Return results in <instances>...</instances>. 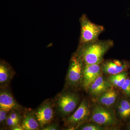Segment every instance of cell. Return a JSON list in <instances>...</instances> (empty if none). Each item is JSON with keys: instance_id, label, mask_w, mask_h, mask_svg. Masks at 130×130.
I'll return each mask as SVG.
<instances>
[{"instance_id": "cell-1", "label": "cell", "mask_w": 130, "mask_h": 130, "mask_svg": "<svg viewBox=\"0 0 130 130\" xmlns=\"http://www.w3.org/2000/svg\"><path fill=\"white\" fill-rule=\"evenodd\" d=\"M111 40H100L79 44L77 54L82 60L85 65L99 64L104 60L105 54L114 46Z\"/></svg>"}, {"instance_id": "cell-2", "label": "cell", "mask_w": 130, "mask_h": 130, "mask_svg": "<svg viewBox=\"0 0 130 130\" xmlns=\"http://www.w3.org/2000/svg\"><path fill=\"white\" fill-rule=\"evenodd\" d=\"M108 128L115 129L121 122L119 120L113 108H110L95 102L91 106L89 121Z\"/></svg>"}, {"instance_id": "cell-3", "label": "cell", "mask_w": 130, "mask_h": 130, "mask_svg": "<svg viewBox=\"0 0 130 130\" xmlns=\"http://www.w3.org/2000/svg\"><path fill=\"white\" fill-rule=\"evenodd\" d=\"M84 64L76 53L73 54L70 61L66 78L68 88L78 90L82 87Z\"/></svg>"}, {"instance_id": "cell-4", "label": "cell", "mask_w": 130, "mask_h": 130, "mask_svg": "<svg viewBox=\"0 0 130 130\" xmlns=\"http://www.w3.org/2000/svg\"><path fill=\"white\" fill-rule=\"evenodd\" d=\"M79 98L77 93L64 91L56 97L55 105L58 113L61 116H70L79 104Z\"/></svg>"}, {"instance_id": "cell-5", "label": "cell", "mask_w": 130, "mask_h": 130, "mask_svg": "<svg viewBox=\"0 0 130 130\" xmlns=\"http://www.w3.org/2000/svg\"><path fill=\"white\" fill-rule=\"evenodd\" d=\"M91 112L89 102L86 99L84 100L74 113L65 120V126L68 129L76 130L79 126L89 121Z\"/></svg>"}, {"instance_id": "cell-6", "label": "cell", "mask_w": 130, "mask_h": 130, "mask_svg": "<svg viewBox=\"0 0 130 130\" xmlns=\"http://www.w3.org/2000/svg\"><path fill=\"white\" fill-rule=\"evenodd\" d=\"M79 22L81 31L79 44L98 40L99 36L105 30L103 26L93 23L86 14L80 17Z\"/></svg>"}, {"instance_id": "cell-7", "label": "cell", "mask_w": 130, "mask_h": 130, "mask_svg": "<svg viewBox=\"0 0 130 130\" xmlns=\"http://www.w3.org/2000/svg\"><path fill=\"white\" fill-rule=\"evenodd\" d=\"M100 66L103 74L110 76L128 71L130 69V61L115 59L104 60Z\"/></svg>"}, {"instance_id": "cell-8", "label": "cell", "mask_w": 130, "mask_h": 130, "mask_svg": "<svg viewBox=\"0 0 130 130\" xmlns=\"http://www.w3.org/2000/svg\"><path fill=\"white\" fill-rule=\"evenodd\" d=\"M53 107V102L50 100H47L35 111V115L41 129L48 125L53 121L54 117Z\"/></svg>"}, {"instance_id": "cell-9", "label": "cell", "mask_w": 130, "mask_h": 130, "mask_svg": "<svg viewBox=\"0 0 130 130\" xmlns=\"http://www.w3.org/2000/svg\"><path fill=\"white\" fill-rule=\"evenodd\" d=\"M120 96L118 89L111 86L95 99V102L113 109Z\"/></svg>"}, {"instance_id": "cell-10", "label": "cell", "mask_w": 130, "mask_h": 130, "mask_svg": "<svg viewBox=\"0 0 130 130\" xmlns=\"http://www.w3.org/2000/svg\"><path fill=\"white\" fill-rule=\"evenodd\" d=\"M117 118L123 123L130 121V98L120 96L113 108Z\"/></svg>"}, {"instance_id": "cell-11", "label": "cell", "mask_w": 130, "mask_h": 130, "mask_svg": "<svg viewBox=\"0 0 130 130\" xmlns=\"http://www.w3.org/2000/svg\"><path fill=\"white\" fill-rule=\"evenodd\" d=\"M102 74L100 64H84L82 87L86 91L91 84Z\"/></svg>"}, {"instance_id": "cell-12", "label": "cell", "mask_w": 130, "mask_h": 130, "mask_svg": "<svg viewBox=\"0 0 130 130\" xmlns=\"http://www.w3.org/2000/svg\"><path fill=\"white\" fill-rule=\"evenodd\" d=\"M0 92V109L9 112L12 111H20L23 109L21 105L16 102L11 93L5 89H1Z\"/></svg>"}, {"instance_id": "cell-13", "label": "cell", "mask_w": 130, "mask_h": 130, "mask_svg": "<svg viewBox=\"0 0 130 130\" xmlns=\"http://www.w3.org/2000/svg\"><path fill=\"white\" fill-rule=\"evenodd\" d=\"M111 86L107 77L102 74L91 84L86 91L91 96L95 99Z\"/></svg>"}, {"instance_id": "cell-14", "label": "cell", "mask_w": 130, "mask_h": 130, "mask_svg": "<svg viewBox=\"0 0 130 130\" xmlns=\"http://www.w3.org/2000/svg\"><path fill=\"white\" fill-rule=\"evenodd\" d=\"M23 130H38L40 128L39 123L37 120L35 111L28 109L24 112L21 124Z\"/></svg>"}, {"instance_id": "cell-15", "label": "cell", "mask_w": 130, "mask_h": 130, "mask_svg": "<svg viewBox=\"0 0 130 130\" xmlns=\"http://www.w3.org/2000/svg\"><path fill=\"white\" fill-rule=\"evenodd\" d=\"M14 75V72L10 66L5 61L0 64V86L5 89L9 85Z\"/></svg>"}, {"instance_id": "cell-16", "label": "cell", "mask_w": 130, "mask_h": 130, "mask_svg": "<svg viewBox=\"0 0 130 130\" xmlns=\"http://www.w3.org/2000/svg\"><path fill=\"white\" fill-rule=\"evenodd\" d=\"M128 76V71H125L119 74L108 76L107 78L112 86L119 90Z\"/></svg>"}, {"instance_id": "cell-17", "label": "cell", "mask_w": 130, "mask_h": 130, "mask_svg": "<svg viewBox=\"0 0 130 130\" xmlns=\"http://www.w3.org/2000/svg\"><path fill=\"white\" fill-rule=\"evenodd\" d=\"M76 130H107L109 129L92 121H88L79 126Z\"/></svg>"}, {"instance_id": "cell-18", "label": "cell", "mask_w": 130, "mask_h": 130, "mask_svg": "<svg viewBox=\"0 0 130 130\" xmlns=\"http://www.w3.org/2000/svg\"><path fill=\"white\" fill-rule=\"evenodd\" d=\"M123 95L130 98V76H128L124 83L120 89Z\"/></svg>"}, {"instance_id": "cell-19", "label": "cell", "mask_w": 130, "mask_h": 130, "mask_svg": "<svg viewBox=\"0 0 130 130\" xmlns=\"http://www.w3.org/2000/svg\"><path fill=\"white\" fill-rule=\"evenodd\" d=\"M8 116H10L12 119L20 124H21V121L22 120V117L20 113V111H12L10 112Z\"/></svg>"}, {"instance_id": "cell-20", "label": "cell", "mask_w": 130, "mask_h": 130, "mask_svg": "<svg viewBox=\"0 0 130 130\" xmlns=\"http://www.w3.org/2000/svg\"><path fill=\"white\" fill-rule=\"evenodd\" d=\"M8 112L0 109V123L1 125H4L6 124L7 119L8 118Z\"/></svg>"}, {"instance_id": "cell-21", "label": "cell", "mask_w": 130, "mask_h": 130, "mask_svg": "<svg viewBox=\"0 0 130 130\" xmlns=\"http://www.w3.org/2000/svg\"><path fill=\"white\" fill-rule=\"evenodd\" d=\"M20 124L14 121L12 119L10 116H8L6 121V124L10 129H11L15 126L18 125H20Z\"/></svg>"}, {"instance_id": "cell-22", "label": "cell", "mask_w": 130, "mask_h": 130, "mask_svg": "<svg viewBox=\"0 0 130 130\" xmlns=\"http://www.w3.org/2000/svg\"><path fill=\"white\" fill-rule=\"evenodd\" d=\"M43 130H56L59 129V125L56 123H50L48 125L42 128Z\"/></svg>"}, {"instance_id": "cell-23", "label": "cell", "mask_w": 130, "mask_h": 130, "mask_svg": "<svg viewBox=\"0 0 130 130\" xmlns=\"http://www.w3.org/2000/svg\"><path fill=\"white\" fill-rule=\"evenodd\" d=\"M11 130H23L22 126H21V125H18L14 126L11 129Z\"/></svg>"}, {"instance_id": "cell-24", "label": "cell", "mask_w": 130, "mask_h": 130, "mask_svg": "<svg viewBox=\"0 0 130 130\" xmlns=\"http://www.w3.org/2000/svg\"><path fill=\"white\" fill-rule=\"evenodd\" d=\"M126 129L130 130V121L128 123H127Z\"/></svg>"}]
</instances>
